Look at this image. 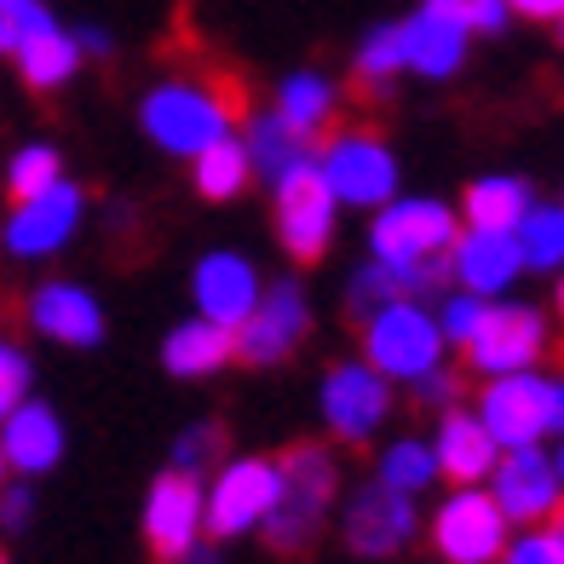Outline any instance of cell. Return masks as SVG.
I'll return each instance as SVG.
<instances>
[{
  "mask_svg": "<svg viewBox=\"0 0 564 564\" xmlns=\"http://www.w3.org/2000/svg\"><path fill=\"white\" fill-rule=\"evenodd\" d=\"M512 242H519L524 271H558V260H564V214H558V202H530V214L519 219Z\"/></svg>",
  "mask_w": 564,
  "mask_h": 564,
  "instance_id": "cell-28",
  "label": "cell"
},
{
  "mask_svg": "<svg viewBox=\"0 0 564 564\" xmlns=\"http://www.w3.org/2000/svg\"><path fill=\"white\" fill-rule=\"evenodd\" d=\"M53 178H64V162H58V150H53V144H23L18 156L7 162V191H12V202L46 191Z\"/></svg>",
  "mask_w": 564,
  "mask_h": 564,
  "instance_id": "cell-32",
  "label": "cell"
},
{
  "mask_svg": "<svg viewBox=\"0 0 564 564\" xmlns=\"http://www.w3.org/2000/svg\"><path fill=\"white\" fill-rule=\"evenodd\" d=\"M230 357H237V340H230V328L208 323V317H191V323H178L173 335L162 340V369L173 380H208L219 375Z\"/></svg>",
  "mask_w": 564,
  "mask_h": 564,
  "instance_id": "cell-24",
  "label": "cell"
},
{
  "mask_svg": "<svg viewBox=\"0 0 564 564\" xmlns=\"http://www.w3.org/2000/svg\"><path fill=\"white\" fill-rule=\"evenodd\" d=\"M507 564H564V530L553 524H530V535H519L512 547H501Z\"/></svg>",
  "mask_w": 564,
  "mask_h": 564,
  "instance_id": "cell-38",
  "label": "cell"
},
{
  "mask_svg": "<svg viewBox=\"0 0 564 564\" xmlns=\"http://www.w3.org/2000/svg\"><path fill=\"white\" fill-rule=\"evenodd\" d=\"M432 547L444 564H496L507 547V519L478 484H455L432 512Z\"/></svg>",
  "mask_w": 564,
  "mask_h": 564,
  "instance_id": "cell-10",
  "label": "cell"
},
{
  "mask_svg": "<svg viewBox=\"0 0 564 564\" xmlns=\"http://www.w3.org/2000/svg\"><path fill=\"white\" fill-rule=\"evenodd\" d=\"M426 7L467 23V35H501L507 30V0H426Z\"/></svg>",
  "mask_w": 564,
  "mask_h": 564,
  "instance_id": "cell-36",
  "label": "cell"
},
{
  "mask_svg": "<svg viewBox=\"0 0 564 564\" xmlns=\"http://www.w3.org/2000/svg\"><path fill=\"white\" fill-rule=\"evenodd\" d=\"M0 564H12V558H7V553H0Z\"/></svg>",
  "mask_w": 564,
  "mask_h": 564,
  "instance_id": "cell-44",
  "label": "cell"
},
{
  "mask_svg": "<svg viewBox=\"0 0 564 564\" xmlns=\"http://www.w3.org/2000/svg\"><path fill=\"white\" fill-rule=\"evenodd\" d=\"M340 490V455L328 444H289L276 455V507L265 512V542L276 553H300L328 519Z\"/></svg>",
  "mask_w": 564,
  "mask_h": 564,
  "instance_id": "cell-2",
  "label": "cell"
},
{
  "mask_svg": "<svg viewBox=\"0 0 564 564\" xmlns=\"http://www.w3.org/2000/svg\"><path fill=\"white\" fill-rule=\"evenodd\" d=\"M30 380H35L30 351H23L18 340H0V421H7L23 398H30Z\"/></svg>",
  "mask_w": 564,
  "mask_h": 564,
  "instance_id": "cell-35",
  "label": "cell"
},
{
  "mask_svg": "<svg viewBox=\"0 0 564 564\" xmlns=\"http://www.w3.org/2000/svg\"><path fill=\"white\" fill-rule=\"evenodd\" d=\"M490 501L501 507L507 524H547L558 519V496H564V473H558V455L542 444H524V449H501L496 467H490Z\"/></svg>",
  "mask_w": 564,
  "mask_h": 564,
  "instance_id": "cell-11",
  "label": "cell"
},
{
  "mask_svg": "<svg viewBox=\"0 0 564 564\" xmlns=\"http://www.w3.org/2000/svg\"><path fill=\"white\" fill-rule=\"evenodd\" d=\"M75 46H82V53L110 58V35H105V30H75Z\"/></svg>",
  "mask_w": 564,
  "mask_h": 564,
  "instance_id": "cell-42",
  "label": "cell"
},
{
  "mask_svg": "<svg viewBox=\"0 0 564 564\" xmlns=\"http://www.w3.org/2000/svg\"><path fill=\"white\" fill-rule=\"evenodd\" d=\"M484 432L496 438V449H524V444H547L558 421H564V387L542 369H519V375H490L478 409Z\"/></svg>",
  "mask_w": 564,
  "mask_h": 564,
  "instance_id": "cell-3",
  "label": "cell"
},
{
  "mask_svg": "<svg viewBox=\"0 0 564 564\" xmlns=\"http://www.w3.org/2000/svg\"><path fill=\"white\" fill-rule=\"evenodd\" d=\"M398 46H403V69H415L421 82H449V75H460V64H467V23H455L449 12L438 7H421L415 18L398 23Z\"/></svg>",
  "mask_w": 564,
  "mask_h": 564,
  "instance_id": "cell-20",
  "label": "cell"
},
{
  "mask_svg": "<svg viewBox=\"0 0 564 564\" xmlns=\"http://www.w3.org/2000/svg\"><path fill=\"white\" fill-rule=\"evenodd\" d=\"M455 392H460V380H455V375H444V364L432 369V375H421V380H415V403H432V409H449V403H455Z\"/></svg>",
  "mask_w": 564,
  "mask_h": 564,
  "instance_id": "cell-39",
  "label": "cell"
},
{
  "mask_svg": "<svg viewBox=\"0 0 564 564\" xmlns=\"http://www.w3.org/2000/svg\"><path fill=\"white\" fill-rule=\"evenodd\" d=\"M225 460V432H219V421H196V426H185L178 432V444H173V467L178 473H214Z\"/></svg>",
  "mask_w": 564,
  "mask_h": 564,
  "instance_id": "cell-33",
  "label": "cell"
},
{
  "mask_svg": "<svg viewBox=\"0 0 564 564\" xmlns=\"http://www.w3.org/2000/svg\"><path fill=\"white\" fill-rule=\"evenodd\" d=\"M219 478L202 490V530L230 542L265 524V512L276 507V460L271 455H242V460H219Z\"/></svg>",
  "mask_w": 564,
  "mask_h": 564,
  "instance_id": "cell-8",
  "label": "cell"
},
{
  "mask_svg": "<svg viewBox=\"0 0 564 564\" xmlns=\"http://www.w3.org/2000/svg\"><path fill=\"white\" fill-rule=\"evenodd\" d=\"M547 351V317L535 305H484V323L467 340V364L478 375H519L535 369Z\"/></svg>",
  "mask_w": 564,
  "mask_h": 564,
  "instance_id": "cell-13",
  "label": "cell"
},
{
  "mask_svg": "<svg viewBox=\"0 0 564 564\" xmlns=\"http://www.w3.org/2000/svg\"><path fill=\"white\" fill-rule=\"evenodd\" d=\"M82 214H87L82 191H75L69 178H53L46 191L18 202L0 237H7V248L18 253V260H46V253L69 248V237L82 230Z\"/></svg>",
  "mask_w": 564,
  "mask_h": 564,
  "instance_id": "cell-14",
  "label": "cell"
},
{
  "mask_svg": "<svg viewBox=\"0 0 564 564\" xmlns=\"http://www.w3.org/2000/svg\"><path fill=\"white\" fill-rule=\"evenodd\" d=\"M496 438L484 432L478 415H467V409H444L438 421V438H432V460H438V478L449 484H484L496 467Z\"/></svg>",
  "mask_w": 564,
  "mask_h": 564,
  "instance_id": "cell-22",
  "label": "cell"
},
{
  "mask_svg": "<svg viewBox=\"0 0 564 564\" xmlns=\"http://www.w3.org/2000/svg\"><path fill=\"white\" fill-rule=\"evenodd\" d=\"M415 535V496H398L387 484H364L346 501V547L357 558H392Z\"/></svg>",
  "mask_w": 564,
  "mask_h": 564,
  "instance_id": "cell-16",
  "label": "cell"
},
{
  "mask_svg": "<svg viewBox=\"0 0 564 564\" xmlns=\"http://www.w3.org/2000/svg\"><path fill=\"white\" fill-rule=\"evenodd\" d=\"M144 542L162 564H178L202 542V478L167 467L144 496Z\"/></svg>",
  "mask_w": 564,
  "mask_h": 564,
  "instance_id": "cell-15",
  "label": "cell"
},
{
  "mask_svg": "<svg viewBox=\"0 0 564 564\" xmlns=\"http://www.w3.org/2000/svg\"><path fill=\"white\" fill-rule=\"evenodd\" d=\"M0 455H7V473L41 478L64 460V421L53 403L23 398L7 421H0Z\"/></svg>",
  "mask_w": 564,
  "mask_h": 564,
  "instance_id": "cell-21",
  "label": "cell"
},
{
  "mask_svg": "<svg viewBox=\"0 0 564 564\" xmlns=\"http://www.w3.org/2000/svg\"><path fill=\"white\" fill-rule=\"evenodd\" d=\"M312 162L323 173L328 196L346 202V208H380V202L398 196V156L369 127H328Z\"/></svg>",
  "mask_w": 564,
  "mask_h": 564,
  "instance_id": "cell-5",
  "label": "cell"
},
{
  "mask_svg": "<svg viewBox=\"0 0 564 564\" xmlns=\"http://www.w3.org/2000/svg\"><path fill=\"white\" fill-rule=\"evenodd\" d=\"M271 191H276V237H282V248H289L300 265H317L323 253H328V242H335L340 202L328 196L323 173H317V162H312V150L282 167V173L271 178Z\"/></svg>",
  "mask_w": 564,
  "mask_h": 564,
  "instance_id": "cell-7",
  "label": "cell"
},
{
  "mask_svg": "<svg viewBox=\"0 0 564 564\" xmlns=\"http://www.w3.org/2000/svg\"><path fill=\"white\" fill-rule=\"evenodd\" d=\"M455 208L438 196H392L375 208L369 225V253L380 265H444V253L455 242Z\"/></svg>",
  "mask_w": 564,
  "mask_h": 564,
  "instance_id": "cell-6",
  "label": "cell"
},
{
  "mask_svg": "<svg viewBox=\"0 0 564 564\" xmlns=\"http://www.w3.org/2000/svg\"><path fill=\"white\" fill-rule=\"evenodd\" d=\"M0 484H7V455H0Z\"/></svg>",
  "mask_w": 564,
  "mask_h": 564,
  "instance_id": "cell-43",
  "label": "cell"
},
{
  "mask_svg": "<svg viewBox=\"0 0 564 564\" xmlns=\"http://www.w3.org/2000/svg\"><path fill=\"white\" fill-rule=\"evenodd\" d=\"M23 317H30L35 335L58 340V346H75L87 351L105 340V305H98L82 282H41V289L30 294V305H23Z\"/></svg>",
  "mask_w": 564,
  "mask_h": 564,
  "instance_id": "cell-19",
  "label": "cell"
},
{
  "mask_svg": "<svg viewBox=\"0 0 564 564\" xmlns=\"http://www.w3.org/2000/svg\"><path fill=\"white\" fill-rule=\"evenodd\" d=\"M260 271H253L248 253H202L196 271H191V300H196V317H208L219 328H230L237 335V323L253 312V300H260Z\"/></svg>",
  "mask_w": 564,
  "mask_h": 564,
  "instance_id": "cell-17",
  "label": "cell"
},
{
  "mask_svg": "<svg viewBox=\"0 0 564 564\" xmlns=\"http://www.w3.org/2000/svg\"><path fill=\"white\" fill-rule=\"evenodd\" d=\"M30 512H35V496L23 490V484H0V524L23 530V524H30Z\"/></svg>",
  "mask_w": 564,
  "mask_h": 564,
  "instance_id": "cell-40",
  "label": "cell"
},
{
  "mask_svg": "<svg viewBox=\"0 0 564 564\" xmlns=\"http://www.w3.org/2000/svg\"><path fill=\"white\" fill-rule=\"evenodd\" d=\"M18 75H23V87H35V93H58L75 82V69H82V46H75L69 30H58V23H46L41 35H30L18 46Z\"/></svg>",
  "mask_w": 564,
  "mask_h": 564,
  "instance_id": "cell-25",
  "label": "cell"
},
{
  "mask_svg": "<svg viewBox=\"0 0 564 564\" xmlns=\"http://www.w3.org/2000/svg\"><path fill=\"white\" fill-rule=\"evenodd\" d=\"M484 305H490V300H478V294H467V289L444 300V312H438L444 346H467V340H473V328L484 323Z\"/></svg>",
  "mask_w": 564,
  "mask_h": 564,
  "instance_id": "cell-37",
  "label": "cell"
},
{
  "mask_svg": "<svg viewBox=\"0 0 564 564\" xmlns=\"http://www.w3.org/2000/svg\"><path fill=\"white\" fill-rule=\"evenodd\" d=\"M364 323V364L387 380H409L415 387L421 375H432L444 364V335H438V317L426 312L421 300H387L375 305Z\"/></svg>",
  "mask_w": 564,
  "mask_h": 564,
  "instance_id": "cell-4",
  "label": "cell"
},
{
  "mask_svg": "<svg viewBox=\"0 0 564 564\" xmlns=\"http://www.w3.org/2000/svg\"><path fill=\"white\" fill-rule=\"evenodd\" d=\"M242 150H248V167L253 173H265V178H276L282 167H289L294 156H305V144L282 127L271 110L265 116H248V133H242Z\"/></svg>",
  "mask_w": 564,
  "mask_h": 564,
  "instance_id": "cell-31",
  "label": "cell"
},
{
  "mask_svg": "<svg viewBox=\"0 0 564 564\" xmlns=\"http://www.w3.org/2000/svg\"><path fill=\"white\" fill-rule=\"evenodd\" d=\"M191 178H196V196H208V202L242 196V185L253 178L242 139H237V133H225V139H214L208 150H196V156H191Z\"/></svg>",
  "mask_w": 564,
  "mask_h": 564,
  "instance_id": "cell-27",
  "label": "cell"
},
{
  "mask_svg": "<svg viewBox=\"0 0 564 564\" xmlns=\"http://www.w3.org/2000/svg\"><path fill=\"white\" fill-rule=\"evenodd\" d=\"M351 69H357V87H364V93L387 98V93H392V82L403 75L398 23H375V30H369L364 41H357V58H351Z\"/></svg>",
  "mask_w": 564,
  "mask_h": 564,
  "instance_id": "cell-29",
  "label": "cell"
},
{
  "mask_svg": "<svg viewBox=\"0 0 564 564\" xmlns=\"http://www.w3.org/2000/svg\"><path fill=\"white\" fill-rule=\"evenodd\" d=\"M248 116L242 105V82L237 75H167L156 82L144 98H139V127L144 139L167 150V156H196V150H208L214 139H225L230 127Z\"/></svg>",
  "mask_w": 564,
  "mask_h": 564,
  "instance_id": "cell-1",
  "label": "cell"
},
{
  "mask_svg": "<svg viewBox=\"0 0 564 564\" xmlns=\"http://www.w3.org/2000/svg\"><path fill=\"white\" fill-rule=\"evenodd\" d=\"M317 409H323L328 438L369 444L375 432L387 426V415H392V380L375 375L364 357H357V364H335L328 380H323V392H317Z\"/></svg>",
  "mask_w": 564,
  "mask_h": 564,
  "instance_id": "cell-12",
  "label": "cell"
},
{
  "mask_svg": "<svg viewBox=\"0 0 564 564\" xmlns=\"http://www.w3.org/2000/svg\"><path fill=\"white\" fill-rule=\"evenodd\" d=\"M312 335V300H305V289L294 276L271 282V289H260V300H253V312L237 323V357L253 369H271L282 364V357H294L300 340Z\"/></svg>",
  "mask_w": 564,
  "mask_h": 564,
  "instance_id": "cell-9",
  "label": "cell"
},
{
  "mask_svg": "<svg viewBox=\"0 0 564 564\" xmlns=\"http://www.w3.org/2000/svg\"><path fill=\"white\" fill-rule=\"evenodd\" d=\"M530 202H535V191H530V178H519V173H484V178H473L467 185V225L473 230H519V219L530 214Z\"/></svg>",
  "mask_w": 564,
  "mask_h": 564,
  "instance_id": "cell-26",
  "label": "cell"
},
{
  "mask_svg": "<svg viewBox=\"0 0 564 564\" xmlns=\"http://www.w3.org/2000/svg\"><path fill=\"white\" fill-rule=\"evenodd\" d=\"M375 484H387V490H398V496L432 490V484H438V460H432V444H421V438L387 444V455H380V467H375Z\"/></svg>",
  "mask_w": 564,
  "mask_h": 564,
  "instance_id": "cell-30",
  "label": "cell"
},
{
  "mask_svg": "<svg viewBox=\"0 0 564 564\" xmlns=\"http://www.w3.org/2000/svg\"><path fill=\"white\" fill-rule=\"evenodd\" d=\"M507 12H519L530 23H558L564 18V0H507Z\"/></svg>",
  "mask_w": 564,
  "mask_h": 564,
  "instance_id": "cell-41",
  "label": "cell"
},
{
  "mask_svg": "<svg viewBox=\"0 0 564 564\" xmlns=\"http://www.w3.org/2000/svg\"><path fill=\"white\" fill-rule=\"evenodd\" d=\"M449 276L460 282L467 294L478 300H501L512 282H519L524 260H519V242H512V230H455V242H449Z\"/></svg>",
  "mask_w": 564,
  "mask_h": 564,
  "instance_id": "cell-18",
  "label": "cell"
},
{
  "mask_svg": "<svg viewBox=\"0 0 564 564\" xmlns=\"http://www.w3.org/2000/svg\"><path fill=\"white\" fill-rule=\"evenodd\" d=\"M289 133L312 150L328 127L340 121V87L328 82V75H317V69H294L289 82L276 87V110H271Z\"/></svg>",
  "mask_w": 564,
  "mask_h": 564,
  "instance_id": "cell-23",
  "label": "cell"
},
{
  "mask_svg": "<svg viewBox=\"0 0 564 564\" xmlns=\"http://www.w3.org/2000/svg\"><path fill=\"white\" fill-rule=\"evenodd\" d=\"M46 23H58V18L46 12L41 0H0V53L12 58V53H18L23 41L46 30Z\"/></svg>",
  "mask_w": 564,
  "mask_h": 564,
  "instance_id": "cell-34",
  "label": "cell"
}]
</instances>
